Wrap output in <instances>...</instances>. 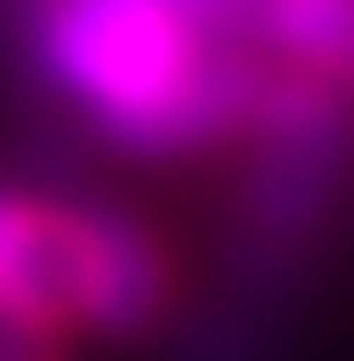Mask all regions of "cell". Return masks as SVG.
Masks as SVG:
<instances>
[{"label":"cell","mask_w":354,"mask_h":361,"mask_svg":"<svg viewBox=\"0 0 354 361\" xmlns=\"http://www.w3.org/2000/svg\"><path fill=\"white\" fill-rule=\"evenodd\" d=\"M66 231H73V318L109 333V340L152 333L159 311H166L159 238L130 209H109V202H73Z\"/></svg>","instance_id":"obj_3"},{"label":"cell","mask_w":354,"mask_h":361,"mask_svg":"<svg viewBox=\"0 0 354 361\" xmlns=\"http://www.w3.org/2000/svg\"><path fill=\"white\" fill-rule=\"evenodd\" d=\"M44 66L123 152H195L246 130L253 66L239 44L195 29L173 0H51Z\"/></svg>","instance_id":"obj_1"},{"label":"cell","mask_w":354,"mask_h":361,"mask_svg":"<svg viewBox=\"0 0 354 361\" xmlns=\"http://www.w3.org/2000/svg\"><path fill=\"white\" fill-rule=\"evenodd\" d=\"M246 29L297 73L354 80V0H253Z\"/></svg>","instance_id":"obj_5"},{"label":"cell","mask_w":354,"mask_h":361,"mask_svg":"<svg viewBox=\"0 0 354 361\" xmlns=\"http://www.w3.org/2000/svg\"><path fill=\"white\" fill-rule=\"evenodd\" d=\"M0 311L66 325L73 318V231L66 209L0 188Z\"/></svg>","instance_id":"obj_4"},{"label":"cell","mask_w":354,"mask_h":361,"mask_svg":"<svg viewBox=\"0 0 354 361\" xmlns=\"http://www.w3.org/2000/svg\"><path fill=\"white\" fill-rule=\"evenodd\" d=\"M0 361H66L58 325H37V318H8V311H0Z\"/></svg>","instance_id":"obj_6"},{"label":"cell","mask_w":354,"mask_h":361,"mask_svg":"<svg viewBox=\"0 0 354 361\" xmlns=\"http://www.w3.org/2000/svg\"><path fill=\"white\" fill-rule=\"evenodd\" d=\"M253 166H246V224L275 246H297L326 224L340 152H347V102L318 73H260L246 109Z\"/></svg>","instance_id":"obj_2"}]
</instances>
